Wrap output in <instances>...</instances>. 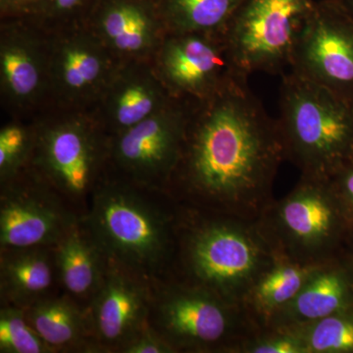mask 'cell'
<instances>
[{"label": "cell", "instance_id": "6da1fadb", "mask_svg": "<svg viewBox=\"0 0 353 353\" xmlns=\"http://www.w3.org/2000/svg\"><path fill=\"white\" fill-rule=\"evenodd\" d=\"M284 160L277 121L243 80L192 102L170 182L185 208L256 221L274 199Z\"/></svg>", "mask_w": 353, "mask_h": 353}, {"label": "cell", "instance_id": "7a4b0ae2", "mask_svg": "<svg viewBox=\"0 0 353 353\" xmlns=\"http://www.w3.org/2000/svg\"><path fill=\"white\" fill-rule=\"evenodd\" d=\"M175 228L178 282L241 304L277 255L256 221L185 208Z\"/></svg>", "mask_w": 353, "mask_h": 353}, {"label": "cell", "instance_id": "3957f363", "mask_svg": "<svg viewBox=\"0 0 353 353\" xmlns=\"http://www.w3.org/2000/svg\"><path fill=\"white\" fill-rule=\"evenodd\" d=\"M276 121L285 160L301 176L328 179L353 153V104L290 70Z\"/></svg>", "mask_w": 353, "mask_h": 353}, {"label": "cell", "instance_id": "277c9868", "mask_svg": "<svg viewBox=\"0 0 353 353\" xmlns=\"http://www.w3.org/2000/svg\"><path fill=\"white\" fill-rule=\"evenodd\" d=\"M256 224L278 257L301 263H321L340 253L352 228L329 179L307 176L274 199Z\"/></svg>", "mask_w": 353, "mask_h": 353}, {"label": "cell", "instance_id": "5b68a950", "mask_svg": "<svg viewBox=\"0 0 353 353\" xmlns=\"http://www.w3.org/2000/svg\"><path fill=\"white\" fill-rule=\"evenodd\" d=\"M83 223L109 260L143 277L173 256L176 223L127 188L95 190Z\"/></svg>", "mask_w": 353, "mask_h": 353}, {"label": "cell", "instance_id": "8992f818", "mask_svg": "<svg viewBox=\"0 0 353 353\" xmlns=\"http://www.w3.org/2000/svg\"><path fill=\"white\" fill-rule=\"evenodd\" d=\"M152 328L176 352L239 353L259 329L241 304L173 281L152 299Z\"/></svg>", "mask_w": 353, "mask_h": 353}, {"label": "cell", "instance_id": "52a82bcc", "mask_svg": "<svg viewBox=\"0 0 353 353\" xmlns=\"http://www.w3.org/2000/svg\"><path fill=\"white\" fill-rule=\"evenodd\" d=\"M315 0H243L224 36L245 75H283Z\"/></svg>", "mask_w": 353, "mask_h": 353}, {"label": "cell", "instance_id": "ba28073f", "mask_svg": "<svg viewBox=\"0 0 353 353\" xmlns=\"http://www.w3.org/2000/svg\"><path fill=\"white\" fill-rule=\"evenodd\" d=\"M157 74L172 97L203 101L241 81L224 32L167 34L158 51Z\"/></svg>", "mask_w": 353, "mask_h": 353}, {"label": "cell", "instance_id": "9c48e42d", "mask_svg": "<svg viewBox=\"0 0 353 353\" xmlns=\"http://www.w3.org/2000/svg\"><path fill=\"white\" fill-rule=\"evenodd\" d=\"M290 70L353 104V17L338 0L315 1Z\"/></svg>", "mask_w": 353, "mask_h": 353}, {"label": "cell", "instance_id": "30bf717a", "mask_svg": "<svg viewBox=\"0 0 353 353\" xmlns=\"http://www.w3.org/2000/svg\"><path fill=\"white\" fill-rule=\"evenodd\" d=\"M101 152L94 130L79 118L52 123L34 137L32 152L41 179L68 201L94 194Z\"/></svg>", "mask_w": 353, "mask_h": 353}, {"label": "cell", "instance_id": "8fae6325", "mask_svg": "<svg viewBox=\"0 0 353 353\" xmlns=\"http://www.w3.org/2000/svg\"><path fill=\"white\" fill-rule=\"evenodd\" d=\"M192 101L175 99L117 134L114 159L139 183H169L180 160Z\"/></svg>", "mask_w": 353, "mask_h": 353}, {"label": "cell", "instance_id": "7c38bea8", "mask_svg": "<svg viewBox=\"0 0 353 353\" xmlns=\"http://www.w3.org/2000/svg\"><path fill=\"white\" fill-rule=\"evenodd\" d=\"M0 246L7 248H54L77 221L60 194L43 179L2 183Z\"/></svg>", "mask_w": 353, "mask_h": 353}, {"label": "cell", "instance_id": "4fadbf2b", "mask_svg": "<svg viewBox=\"0 0 353 353\" xmlns=\"http://www.w3.org/2000/svg\"><path fill=\"white\" fill-rule=\"evenodd\" d=\"M139 277L108 259L105 277L88 310L97 347L121 352L148 326L152 299Z\"/></svg>", "mask_w": 353, "mask_h": 353}, {"label": "cell", "instance_id": "5bb4252c", "mask_svg": "<svg viewBox=\"0 0 353 353\" xmlns=\"http://www.w3.org/2000/svg\"><path fill=\"white\" fill-rule=\"evenodd\" d=\"M77 29L60 39L48 58V78L60 97L85 101L103 94L114 71L109 50L99 36Z\"/></svg>", "mask_w": 353, "mask_h": 353}, {"label": "cell", "instance_id": "9a60e30c", "mask_svg": "<svg viewBox=\"0 0 353 353\" xmlns=\"http://www.w3.org/2000/svg\"><path fill=\"white\" fill-rule=\"evenodd\" d=\"M350 308L353 257L345 246L316 269L296 296L265 328L301 326Z\"/></svg>", "mask_w": 353, "mask_h": 353}, {"label": "cell", "instance_id": "2e32d148", "mask_svg": "<svg viewBox=\"0 0 353 353\" xmlns=\"http://www.w3.org/2000/svg\"><path fill=\"white\" fill-rule=\"evenodd\" d=\"M87 18L106 48L123 57L145 54L164 39L155 0H97Z\"/></svg>", "mask_w": 353, "mask_h": 353}, {"label": "cell", "instance_id": "e0dca14e", "mask_svg": "<svg viewBox=\"0 0 353 353\" xmlns=\"http://www.w3.org/2000/svg\"><path fill=\"white\" fill-rule=\"evenodd\" d=\"M106 122L116 134L143 122L176 97H172L158 74L130 69L114 75L104 90Z\"/></svg>", "mask_w": 353, "mask_h": 353}, {"label": "cell", "instance_id": "ac0fdd59", "mask_svg": "<svg viewBox=\"0 0 353 353\" xmlns=\"http://www.w3.org/2000/svg\"><path fill=\"white\" fill-rule=\"evenodd\" d=\"M57 265L53 248L1 250L0 294L4 304L28 309L50 296Z\"/></svg>", "mask_w": 353, "mask_h": 353}, {"label": "cell", "instance_id": "d6986e66", "mask_svg": "<svg viewBox=\"0 0 353 353\" xmlns=\"http://www.w3.org/2000/svg\"><path fill=\"white\" fill-rule=\"evenodd\" d=\"M53 250L58 277L69 296L92 301L105 277L108 259L83 221H77Z\"/></svg>", "mask_w": 353, "mask_h": 353}, {"label": "cell", "instance_id": "ffe728a7", "mask_svg": "<svg viewBox=\"0 0 353 353\" xmlns=\"http://www.w3.org/2000/svg\"><path fill=\"white\" fill-rule=\"evenodd\" d=\"M323 262L301 263L277 256L257 279L241 303L255 326L259 330L265 328L274 316L296 296Z\"/></svg>", "mask_w": 353, "mask_h": 353}, {"label": "cell", "instance_id": "44dd1931", "mask_svg": "<svg viewBox=\"0 0 353 353\" xmlns=\"http://www.w3.org/2000/svg\"><path fill=\"white\" fill-rule=\"evenodd\" d=\"M30 37L6 34L0 48L2 88L9 99L28 104L39 97L48 77V58Z\"/></svg>", "mask_w": 353, "mask_h": 353}, {"label": "cell", "instance_id": "7402d4cb", "mask_svg": "<svg viewBox=\"0 0 353 353\" xmlns=\"http://www.w3.org/2000/svg\"><path fill=\"white\" fill-rule=\"evenodd\" d=\"M26 313L32 326L54 352L87 350L88 339L94 340L90 314L69 294L46 297L26 309Z\"/></svg>", "mask_w": 353, "mask_h": 353}, {"label": "cell", "instance_id": "603a6c76", "mask_svg": "<svg viewBox=\"0 0 353 353\" xmlns=\"http://www.w3.org/2000/svg\"><path fill=\"white\" fill-rule=\"evenodd\" d=\"M243 0H155L167 34L224 32Z\"/></svg>", "mask_w": 353, "mask_h": 353}, {"label": "cell", "instance_id": "cb8c5ba5", "mask_svg": "<svg viewBox=\"0 0 353 353\" xmlns=\"http://www.w3.org/2000/svg\"><path fill=\"white\" fill-rule=\"evenodd\" d=\"M299 327L308 353H353V308Z\"/></svg>", "mask_w": 353, "mask_h": 353}, {"label": "cell", "instance_id": "d4e9b609", "mask_svg": "<svg viewBox=\"0 0 353 353\" xmlns=\"http://www.w3.org/2000/svg\"><path fill=\"white\" fill-rule=\"evenodd\" d=\"M0 352L50 353L52 348L32 326L26 309L4 304L0 309Z\"/></svg>", "mask_w": 353, "mask_h": 353}, {"label": "cell", "instance_id": "484cf974", "mask_svg": "<svg viewBox=\"0 0 353 353\" xmlns=\"http://www.w3.org/2000/svg\"><path fill=\"white\" fill-rule=\"evenodd\" d=\"M239 353H308L299 326L260 329L241 345Z\"/></svg>", "mask_w": 353, "mask_h": 353}, {"label": "cell", "instance_id": "4316f807", "mask_svg": "<svg viewBox=\"0 0 353 353\" xmlns=\"http://www.w3.org/2000/svg\"><path fill=\"white\" fill-rule=\"evenodd\" d=\"M34 138L24 128L8 125L0 131V179L1 183L19 174L21 167L32 152Z\"/></svg>", "mask_w": 353, "mask_h": 353}, {"label": "cell", "instance_id": "83f0119b", "mask_svg": "<svg viewBox=\"0 0 353 353\" xmlns=\"http://www.w3.org/2000/svg\"><path fill=\"white\" fill-rule=\"evenodd\" d=\"M97 0H43L31 17L67 22L87 18Z\"/></svg>", "mask_w": 353, "mask_h": 353}, {"label": "cell", "instance_id": "f1b7e54d", "mask_svg": "<svg viewBox=\"0 0 353 353\" xmlns=\"http://www.w3.org/2000/svg\"><path fill=\"white\" fill-rule=\"evenodd\" d=\"M328 179L353 224V153Z\"/></svg>", "mask_w": 353, "mask_h": 353}, {"label": "cell", "instance_id": "f546056e", "mask_svg": "<svg viewBox=\"0 0 353 353\" xmlns=\"http://www.w3.org/2000/svg\"><path fill=\"white\" fill-rule=\"evenodd\" d=\"M123 353H175L176 350L163 336L157 333L150 324L128 345L122 348Z\"/></svg>", "mask_w": 353, "mask_h": 353}, {"label": "cell", "instance_id": "4dcf8cb0", "mask_svg": "<svg viewBox=\"0 0 353 353\" xmlns=\"http://www.w3.org/2000/svg\"><path fill=\"white\" fill-rule=\"evenodd\" d=\"M43 0H0L1 12L14 17H31Z\"/></svg>", "mask_w": 353, "mask_h": 353}, {"label": "cell", "instance_id": "1f68e13d", "mask_svg": "<svg viewBox=\"0 0 353 353\" xmlns=\"http://www.w3.org/2000/svg\"><path fill=\"white\" fill-rule=\"evenodd\" d=\"M338 1L353 17V0H338Z\"/></svg>", "mask_w": 353, "mask_h": 353}, {"label": "cell", "instance_id": "d6a6232c", "mask_svg": "<svg viewBox=\"0 0 353 353\" xmlns=\"http://www.w3.org/2000/svg\"><path fill=\"white\" fill-rule=\"evenodd\" d=\"M347 248L348 250V252H350V254H352L353 257V224H352V228H350V233H348L347 240Z\"/></svg>", "mask_w": 353, "mask_h": 353}]
</instances>
